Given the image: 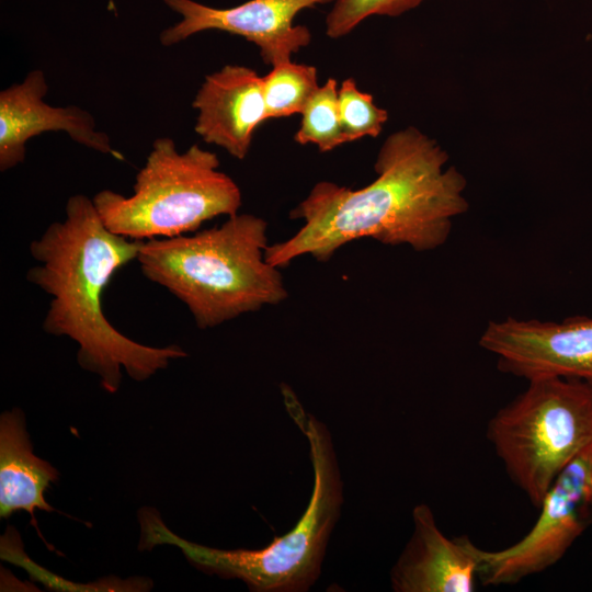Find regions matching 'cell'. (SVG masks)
Wrapping results in <instances>:
<instances>
[{
    "label": "cell",
    "instance_id": "4fadbf2b",
    "mask_svg": "<svg viewBox=\"0 0 592 592\" xmlns=\"http://www.w3.org/2000/svg\"><path fill=\"white\" fill-rule=\"evenodd\" d=\"M59 473L33 453L24 413L14 408L0 417V517L18 511H53L44 493Z\"/></svg>",
    "mask_w": 592,
    "mask_h": 592
},
{
    "label": "cell",
    "instance_id": "7a4b0ae2",
    "mask_svg": "<svg viewBox=\"0 0 592 592\" xmlns=\"http://www.w3.org/2000/svg\"><path fill=\"white\" fill-rule=\"evenodd\" d=\"M141 243L109 230L93 201L81 194L68 198L64 220L30 243L37 264L26 280L50 296L43 329L77 342L79 365L98 375L110 394L121 386L122 368L143 382L171 360L187 356L175 344L155 348L134 341L104 315V289L116 271L137 260Z\"/></svg>",
    "mask_w": 592,
    "mask_h": 592
},
{
    "label": "cell",
    "instance_id": "2e32d148",
    "mask_svg": "<svg viewBox=\"0 0 592 592\" xmlns=\"http://www.w3.org/2000/svg\"><path fill=\"white\" fill-rule=\"evenodd\" d=\"M338 99L342 130L348 143L365 136L377 137L382 133L388 113L374 103L372 94L361 91L352 78L342 81Z\"/></svg>",
    "mask_w": 592,
    "mask_h": 592
},
{
    "label": "cell",
    "instance_id": "30bf717a",
    "mask_svg": "<svg viewBox=\"0 0 592 592\" xmlns=\"http://www.w3.org/2000/svg\"><path fill=\"white\" fill-rule=\"evenodd\" d=\"M47 90L44 72L33 70L21 83L0 92L1 172L23 162L27 140L44 132H66L73 141L89 149L122 158L113 149L109 135L96 129L88 111L45 103Z\"/></svg>",
    "mask_w": 592,
    "mask_h": 592
},
{
    "label": "cell",
    "instance_id": "3957f363",
    "mask_svg": "<svg viewBox=\"0 0 592 592\" xmlns=\"http://www.w3.org/2000/svg\"><path fill=\"white\" fill-rule=\"evenodd\" d=\"M282 392L289 415L308 441L314 469L309 503L294 527L260 549H220L180 537L157 510L143 508L138 512L139 550L158 545L178 547L196 569L221 579L241 580L254 592H304L314 585L340 516L342 481L328 428L305 412L287 385L282 386Z\"/></svg>",
    "mask_w": 592,
    "mask_h": 592
},
{
    "label": "cell",
    "instance_id": "9c48e42d",
    "mask_svg": "<svg viewBox=\"0 0 592 592\" xmlns=\"http://www.w3.org/2000/svg\"><path fill=\"white\" fill-rule=\"evenodd\" d=\"M182 16L160 33V43L171 46L204 31H221L242 36L260 50L266 65L291 60L293 54L309 45L308 27L295 25L296 15L335 0H249L234 8L218 9L193 0H162Z\"/></svg>",
    "mask_w": 592,
    "mask_h": 592
},
{
    "label": "cell",
    "instance_id": "e0dca14e",
    "mask_svg": "<svg viewBox=\"0 0 592 592\" xmlns=\"http://www.w3.org/2000/svg\"><path fill=\"white\" fill-rule=\"evenodd\" d=\"M425 0H335L326 18V34L339 38L373 15L398 16Z\"/></svg>",
    "mask_w": 592,
    "mask_h": 592
},
{
    "label": "cell",
    "instance_id": "6da1fadb",
    "mask_svg": "<svg viewBox=\"0 0 592 592\" xmlns=\"http://www.w3.org/2000/svg\"><path fill=\"white\" fill-rule=\"evenodd\" d=\"M447 161V152L413 126L389 135L374 164L377 178L358 190L318 182L289 214L301 228L267 246L266 261L278 269L306 254L327 262L361 238L418 252L443 246L453 219L469 207L466 179Z\"/></svg>",
    "mask_w": 592,
    "mask_h": 592
},
{
    "label": "cell",
    "instance_id": "ba28073f",
    "mask_svg": "<svg viewBox=\"0 0 592 592\" xmlns=\"http://www.w3.org/2000/svg\"><path fill=\"white\" fill-rule=\"evenodd\" d=\"M479 344L497 357L503 373L527 382L561 377L592 386V316L490 321Z\"/></svg>",
    "mask_w": 592,
    "mask_h": 592
},
{
    "label": "cell",
    "instance_id": "277c9868",
    "mask_svg": "<svg viewBox=\"0 0 592 592\" xmlns=\"http://www.w3.org/2000/svg\"><path fill=\"white\" fill-rule=\"evenodd\" d=\"M266 230L263 218L238 213L194 235L144 240L137 261L200 329L214 328L287 298L280 269L265 259Z\"/></svg>",
    "mask_w": 592,
    "mask_h": 592
},
{
    "label": "cell",
    "instance_id": "9a60e30c",
    "mask_svg": "<svg viewBox=\"0 0 592 592\" xmlns=\"http://www.w3.org/2000/svg\"><path fill=\"white\" fill-rule=\"evenodd\" d=\"M338 90L333 78L319 86L300 113V126L294 136L297 144H314L327 152L348 143L341 125Z\"/></svg>",
    "mask_w": 592,
    "mask_h": 592
},
{
    "label": "cell",
    "instance_id": "52a82bcc",
    "mask_svg": "<svg viewBox=\"0 0 592 592\" xmlns=\"http://www.w3.org/2000/svg\"><path fill=\"white\" fill-rule=\"evenodd\" d=\"M531 530L513 545L477 548L483 585L514 584L557 563L592 525V445L557 476L538 508Z\"/></svg>",
    "mask_w": 592,
    "mask_h": 592
},
{
    "label": "cell",
    "instance_id": "7c38bea8",
    "mask_svg": "<svg viewBox=\"0 0 592 592\" xmlns=\"http://www.w3.org/2000/svg\"><path fill=\"white\" fill-rule=\"evenodd\" d=\"M195 132L230 156L247 157L255 129L266 117L262 77L240 65L207 75L195 94Z\"/></svg>",
    "mask_w": 592,
    "mask_h": 592
},
{
    "label": "cell",
    "instance_id": "5b68a950",
    "mask_svg": "<svg viewBox=\"0 0 592 592\" xmlns=\"http://www.w3.org/2000/svg\"><path fill=\"white\" fill-rule=\"evenodd\" d=\"M133 189L129 196L103 190L92 198L105 227L132 240L195 231L206 220L238 214L242 203L216 153L197 145L180 152L170 137L153 141Z\"/></svg>",
    "mask_w": 592,
    "mask_h": 592
},
{
    "label": "cell",
    "instance_id": "8992f818",
    "mask_svg": "<svg viewBox=\"0 0 592 592\" xmlns=\"http://www.w3.org/2000/svg\"><path fill=\"white\" fill-rule=\"evenodd\" d=\"M486 435L511 481L538 509L560 471L592 445V386L561 377L528 380L489 419Z\"/></svg>",
    "mask_w": 592,
    "mask_h": 592
},
{
    "label": "cell",
    "instance_id": "5bb4252c",
    "mask_svg": "<svg viewBox=\"0 0 592 592\" xmlns=\"http://www.w3.org/2000/svg\"><path fill=\"white\" fill-rule=\"evenodd\" d=\"M262 86L267 119L291 116L301 113L318 90L317 69L287 60L273 66Z\"/></svg>",
    "mask_w": 592,
    "mask_h": 592
},
{
    "label": "cell",
    "instance_id": "8fae6325",
    "mask_svg": "<svg viewBox=\"0 0 592 592\" xmlns=\"http://www.w3.org/2000/svg\"><path fill=\"white\" fill-rule=\"evenodd\" d=\"M413 531L390 570L395 592H473L479 571L476 546L466 535L446 536L425 503L412 510Z\"/></svg>",
    "mask_w": 592,
    "mask_h": 592
}]
</instances>
